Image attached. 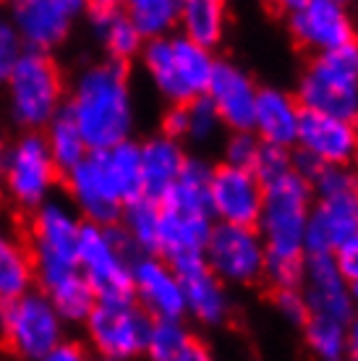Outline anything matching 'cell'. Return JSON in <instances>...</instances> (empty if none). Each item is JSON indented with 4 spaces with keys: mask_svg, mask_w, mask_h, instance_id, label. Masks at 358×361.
<instances>
[{
    "mask_svg": "<svg viewBox=\"0 0 358 361\" xmlns=\"http://www.w3.org/2000/svg\"><path fill=\"white\" fill-rule=\"evenodd\" d=\"M301 293H304V301L309 307V317H322V319L348 325L350 317L356 314V307L350 301L348 283L338 272L332 257L306 254Z\"/></svg>",
    "mask_w": 358,
    "mask_h": 361,
    "instance_id": "cell-19",
    "label": "cell"
},
{
    "mask_svg": "<svg viewBox=\"0 0 358 361\" xmlns=\"http://www.w3.org/2000/svg\"><path fill=\"white\" fill-rule=\"evenodd\" d=\"M345 333H348V348H345V359L348 361H358V309L356 314L350 317L348 327H345Z\"/></svg>",
    "mask_w": 358,
    "mask_h": 361,
    "instance_id": "cell-48",
    "label": "cell"
},
{
    "mask_svg": "<svg viewBox=\"0 0 358 361\" xmlns=\"http://www.w3.org/2000/svg\"><path fill=\"white\" fill-rule=\"evenodd\" d=\"M68 204L90 226H118L125 202L110 178L102 152H90L73 171L63 176Z\"/></svg>",
    "mask_w": 358,
    "mask_h": 361,
    "instance_id": "cell-14",
    "label": "cell"
},
{
    "mask_svg": "<svg viewBox=\"0 0 358 361\" xmlns=\"http://www.w3.org/2000/svg\"><path fill=\"white\" fill-rule=\"evenodd\" d=\"M332 259H335V267H338L345 283L358 280V233L332 254Z\"/></svg>",
    "mask_w": 358,
    "mask_h": 361,
    "instance_id": "cell-44",
    "label": "cell"
},
{
    "mask_svg": "<svg viewBox=\"0 0 358 361\" xmlns=\"http://www.w3.org/2000/svg\"><path fill=\"white\" fill-rule=\"evenodd\" d=\"M37 288L35 259L27 241L0 228V304L13 301Z\"/></svg>",
    "mask_w": 358,
    "mask_h": 361,
    "instance_id": "cell-27",
    "label": "cell"
},
{
    "mask_svg": "<svg viewBox=\"0 0 358 361\" xmlns=\"http://www.w3.org/2000/svg\"><path fill=\"white\" fill-rule=\"evenodd\" d=\"M296 147L330 168H353L358 160V128L350 121L304 110Z\"/></svg>",
    "mask_w": 358,
    "mask_h": 361,
    "instance_id": "cell-18",
    "label": "cell"
},
{
    "mask_svg": "<svg viewBox=\"0 0 358 361\" xmlns=\"http://www.w3.org/2000/svg\"><path fill=\"white\" fill-rule=\"evenodd\" d=\"M142 152V189L144 197L152 202H162V197L171 191V186L178 180L183 163H186V145L175 142L165 134H152L144 142H139Z\"/></svg>",
    "mask_w": 358,
    "mask_h": 361,
    "instance_id": "cell-25",
    "label": "cell"
},
{
    "mask_svg": "<svg viewBox=\"0 0 358 361\" xmlns=\"http://www.w3.org/2000/svg\"><path fill=\"white\" fill-rule=\"evenodd\" d=\"M191 338L186 322H152L144 356L149 361H173Z\"/></svg>",
    "mask_w": 358,
    "mask_h": 361,
    "instance_id": "cell-35",
    "label": "cell"
},
{
    "mask_svg": "<svg viewBox=\"0 0 358 361\" xmlns=\"http://www.w3.org/2000/svg\"><path fill=\"white\" fill-rule=\"evenodd\" d=\"M215 61V53L188 42L178 32L162 39L144 42L139 53L142 71L147 73L152 90L168 105H188L194 99L204 97Z\"/></svg>",
    "mask_w": 358,
    "mask_h": 361,
    "instance_id": "cell-3",
    "label": "cell"
},
{
    "mask_svg": "<svg viewBox=\"0 0 358 361\" xmlns=\"http://www.w3.org/2000/svg\"><path fill=\"white\" fill-rule=\"evenodd\" d=\"M348 290H350V301H353V307L358 309V280L348 283Z\"/></svg>",
    "mask_w": 358,
    "mask_h": 361,
    "instance_id": "cell-49",
    "label": "cell"
},
{
    "mask_svg": "<svg viewBox=\"0 0 358 361\" xmlns=\"http://www.w3.org/2000/svg\"><path fill=\"white\" fill-rule=\"evenodd\" d=\"M249 171L254 173V178L259 180L261 186H269L275 180L285 178L288 173H293V149L275 145H259Z\"/></svg>",
    "mask_w": 358,
    "mask_h": 361,
    "instance_id": "cell-37",
    "label": "cell"
},
{
    "mask_svg": "<svg viewBox=\"0 0 358 361\" xmlns=\"http://www.w3.org/2000/svg\"><path fill=\"white\" fill-rule=\"evenodd\" d=\"M118 228L125 233V238L134 244L139 254L157 252V233H160V202H152L147 197H139L128 202L121 212Z\"/></svg>",
    "mask_w": 358,
    "mask_h": 361,
    "instance_id": "cell-32",
    "label": "cell"
},
{
    "mask_svg": "<svg viewBox=\"0 0 358 361\" xmlns=\"http://www.w3.org/2000/svg\"><path fill=\"white\" fill-rule=\"evenodd\" d=\"M173 361H215V356H212V351H209L202 341L191 338V341L183 345V351H180Z\"/></svg>",
    "mask_w": 358,
    "mask_h": 361,
    "instance_id": "cell-47",
    "label": "cell"
},
{
    "mask_svg": "<svg viewBox=\"0 0 358 361\" xmlns=\"http://www.w3.org/2000/svg\"><path fill=\"white\" fill-rule=\"evenodd\" d=\"M348 325L322 319V317H309L304 330V343L311 351L314 359L319 361H342L345 359V348H348Z\"/></svg>",
    "mask_w": 358,
    "mask_h": 361,
    "instance_id": "cell-34",
    "label": "cell"
},
{
    "mask_svg": "<svg viewBox=\"0 0 358 361\" xmlns=\"http://www.w3.org/2000/svg\"><path fill=\"white\" fill-rule=\"evenodd\" d=\"M84 8V0H16L6 18L21 37L24 50L50 55L68 42Z\"/></svg>",
    "mask_w": 358,
    "mask_h": 361,
    "instance_id": "cell-12",
    "label": "cell"
},
{
    "mask_svg": "<svg viewBox=\"0 0 358 361\" xmlns=\"http://www.w3.org/2000/svg\"><path fill=\"white\" fill-rule=\"evenodd\" d=\"M356 191H358V180H356Z\"/></svg>",
    "mask_w": 358,
    "mask_h": 361,
    "instance_id": "cell-53",
    "label": "cell"
},
{
    "mask_svg": "<svg viewBox=\"0 0 358 361\" xmlns=\"http://www.w3.org/2000/svg\"><path fill=\"white\" fill-rule=\"evenodd\" d=\"M42 136H45L47 152L53 157L55 168L61 171V176L73 171V168L90 154V147L84 145V139H81V134H79V126L73 123L71 113L66 108L47 123Z\"/></svg>",
    "mask_w": 358,
    "mask_h": 361,
    "instance_id": "cell-31",
    "label": "cell"
},
{
    "mask_svg": "<svg viewBox=\"0 0 358 361\" xmlns=\"http://www.w3.org/2000/svg\"><path fill=\"white\" fill-rule=\"evenodd\" d=\"M3 157H6V142H3V136H0V173H3Z\"/></svg>",
    "mask_w": 358,
    "mask_h": 361,
    "instance_id": "cell-50",
    "label": "cell"
},
{
    "mask_svg": "<svg viewBox=\"0 0 358 361\" xmlns=\"http://www.w3.org/2000/svg\"><path fill=\"white\" fill-rule=\"evenodd\" d=\"M66 110L90 152H105L134 139L136 102L128 66L108 58L87 63L68 87Z\"/></svg>",
    "mask_w": 358,
    "mask_h": 361,
    "instance_id": "cell-1",
    "label": "cell"
},
{
    "mask_svg": "<svg viewBox=\"0 0 358 361\" xmlns=\"http://www.w3.org/2000/svg\"><path fill=\"white\" fill-rule=\"evenodd\" d=\"M178 275L183 286L186 317L204 327H220L230 319V312H233L230 290L209 272L204 262L178 270Z\"/></svg>",
    "mask_w": 358,
    "mask_h": 361,
    "instance_id": "cell-24",
    "label": "cell"
},
{
    "mask_svg": "<svg viewBox=\"0 0 358 361\" xmlns=\"http://www.w3.org/2000/svg\"><path fill=\"white\" fill-rule=\"evenodd\" d=\"M314 204V191L296 173L264 186L257 233L272 257H306V223Z\"/></svg>",
    "mask_w": 358,
    "mask_h": 361,
    "instance_id": "cell-7",
    "label": "cell"
},
{
    "mask_svg": "<svg viewBox=\"0 0 358 361\" xmlns=\"http://www.w3.org/2000/svg\"><path fill=\"white\" fill-rule=\"evenodd\" d=\"M0 338L18 361H42L66 341V325L39 288L0 304Z\"/></svg>",
    "mask_w": 358,
    "mask_h": 361,
    "instance_id": "cell-9",
    "label": "cell"
},
{
    "mask_svg": "<svg viewBox=\"0 0 358 361\" xmlns=\"http://www.w3.org/2000/svg\"><path fill=\"white\" fill-rule=\"evenodd\" d=\"M358 233V191L330 199H314L306 223L304 254L332 257Z\"/></svg>",
    "mask_w": 358,
    "mask_h": 361,
    "instance_id": "cell-20",
    "label": "cell"
},
{
    "mask_svg": "<svg viewBox=\"0 0 358 361\" xmlns=\"http://www.w3.org/2000/svg\"><path fill=\"white\" fill-rule=\"evenodd\" d=\"M42 293L50 298V304L55 307V312H58V317L63 319L66 327L68 325L84 327V322L90 319V314L97 307V296L90 288V283L81 278L79 270L61 280H55L53 286H47Z\"/></svg>",
    "mask_w": 358,
    "mask_h": 361,
    "instance_id": "cell-29",
    "label": "cell"
},
{
    "mask_svg": "<svg viewBox=\"0 0 358 361\" xmlns=\"http://www.w3.org/2000/svg\"><path fill=\"white\" fill-rule=\"evenodd\" d=\"M186 113H188L186 142H191V145L197 147L212 145L217 136H220V131H223V123H220L215 108L209 105V99L199 97L194 102H188Z\"/></svg>",
    "mask_w": 358,
    "mask_h": 361,
    "instance_id": "cell-36",
    "label": "cell"
},
{
    "mask_svg": "<svg viewBox=\"0 0 358 361\" xmlns=\"http://www.w3.org/2000/svg\"><path fill=\"white\" fill-rule=\"evenodd\" d=\"M356 128H358V121H356Z\"/></svg>",
    "mask_w": 358,
    "mask_h": 361,
    "instance_id": "cell-54",
    "label": "cell"
},
{
    "mask_svg": "<svg viewBox=\"0 0 358 361\" xmlns=\"http://www.w3.org/2000/svg\"><path fill=\"white\" fill-rule=\"evenodd\" d=\"M42 361H94V356H92V351L84 343L66 338V341H63L61 345H55Z\"/></svg>",
    "mask_w": 358,
    "mask_h": 361,
    "instance_id": "cell-45",
    "label": "cell"
},
{
    "mask_svg": "<svg viewBox=\"0 0 358 361\" xmlns=\"http://www.w3.org/2000/svg\"><path fill=\"white\" fill-rule=\"evenodd\" d=\"M267 249L257 228L215 223L204 249V264L223 286H254L261 280Z\"/></svg>",
    "mask_w": 358,
    "mask_h": 361,
    "instance_id": "cell-13",
    "label": "cell"
},
{
    "mask_svg": "<svg viewBox=\"0 0 358 361\" xmlns=\"http://www.w3.org/2000/svg\"><path fill=\"white\" fill-rule=\"evenodd\" d=\"M298 105L309 113L358 121V42L311 55L296 82Z\"/></svg>",
    "mask_w": 358,
    "mask_h": 361,
    "instance_id": "cell-4",
    "label": "cell"
},
{
    "mask_svg": "<svg viewBox=\"0 0 358 361\" xmlns=\"http://www.w3.org/2000/svg\"><path fill=\"white\" fill-rule=\"evenodd\" d=\"M259 84L254 82L251 71L230 58H217L204 97L215 108L223 128L228 131H251L254 105H257Z\"/></svg>",
    "mask_w": 358,
    "mask_h": 361,
    "instance_id": "cell-17",
    "label": "cell"
},
{
    "mask_svg": "<svg viewBox=\"0 0 358 361\" xmlns=\"http://www.w3.org/2000/svg\"><path fill=\"white\" fill-rule=\"evenodd\" d=\"M356 180L358 173L353 168H330V165H324L309 186L314 191V199H330L356 191Z\"/></svg>",
    "mask_w": 358,
    "mask_h": 361,
    "instance_id": "cell-39",
    "label": "cell"
},
{
    "mask_svg": "<svg viewBox=\"0 0 358 361\" xmlns=\"http://www.w3.org/2000/svg\"><path fill=\"white\" fill-rule=\"evenodd\" d=\"M322 168L324 165L319 163V160H314L311 154H306L304 149H296V152H293V173H296L298 178H304L306 183H311Z\"/></svg>",
    "mask_w": 358,
    "mask_h": 361,
    "instance_id": "cell-46",
    "label": "cell"
},
{
    "mask_svg": "<svg viewBox=\"0 0 358 361\" xmlns=\"http://www.w3.org/2000/svg\"><path fill=\"white\" fill-rule=\"evenodd\" d=\"M61 178L42 134H18L6 145L0 189L16 209L32 215L53 199Z\"/></svg>",
    "mask_w": 358,
    "mask_h": 361,
    "instance_id": "cell-8",
    "label": "cell"
},
{
    "mask_svg": "<svg viewBox=\"0 0 358 361\" xmlns=\"http://www.w3.org/2000/svg\"><path fill=\"white\" fill-rule=\"evenodd\" d=\"M6 113L21 134H42L68 97V84L53 55L24 53L3 87Z\"/></svg>",
    "mask_w": 358,
    "mask_h": 361,
    "instance_id": "cell-2",
    "label": "cell"
},
{
    "mask_svg": "<svg viewBox=\"0 0 358 361\" xmlns=\"http://www.w3.org/2000/svg\"><path fill=\"white\" fill-rule=\"evenodd\" d=\"M94 361H116V359H94Z\"/></svg>",
    "mask_w": 358,
    "mask_h": 361,
    "instance_id": "cell-51",
    "label": "cell"
},
{
    "mask_svg": "<svg viewBox=\"0 0 358 361\" xmlns=\"http://www.w3.org/2000/svg\"><path fill=\"white\" fill-rule=\"evenodd\" d=\"M215 165L202 154H188L178 180L162 197L160 207L188 212V215H209V180ZM212 217V215H209Z\"/></svg>",
    "mask_w": 358,
    "mask_h": 361,
    "instance_id": "cell-26",
    "label": "cell"
},
{
    "mask_svg": "<svg viewBox=\"0 0 358 361\" xmlns=\"http://www.w3.org/2000/svg\"><path fill=\"white\" fill-rule=\"evenodd\" d=\"M272 304H275V312L280 314V319H285L288 325H293V327L306 325V319H309V307H306L301 288L275 290Z\"/></svg>",
    "mask_w": 358,
    "mask_h": 361,
    "instance_id": "cell-42",
    "label": "cell"
},
{
    "mask_svg": "<svg viewBox=\"0 0 358 361\" xmlns=\"http://www.w3.org/2000/svg\"><path fill=\"white\" fill-rule=\"evenodd\" d=\"M280 8L288 35L311 55L358 42L356 16L342 0H285Z\"/></svg>",
    "mask_w": 358,
    "mask_h": 361,
    "instance_id": "cell-10",
    "label": "cell"
},
{
    "mask_svg": "<svg viewBox=\"0 0 358 361\" xmlns=\"http://www.w3.org/2000/svg\"><path fill=\"white\" fill-rule=\"evenodd\" d=\"M84 18L90 24L92 35L105 50V58L113 63L128 66L139 58L144 39L125 16V8L116 0H92L84 8Z\"/></svg>",
    "mask_w": 358,
    "mask_h": 361,
    "instance_id": "cell-23",
    "label": "cell"
},
{
    "mask_svg": "<svg viewBox=\"0 0 358 361\" xmlns=\"http://www.w3.org/2000/svg\"><path fill=\"white\" fill-rule=\"evenodd\" d=\"M27 53L24 50V42L21 37L16 35V29L8 24V18L0 21V90L6 87V82L11 79L13 68L18 66L21 55Z\"/></svg>",
    "mask_w": 358,
    "mask_h": 361,
    "instance_id": "cell-41",
    "label": "cell"
},
{
    "mask_svg": "<svg viewBox=\"0 0 358 361\" xmlns=\"http://www.w3.org/2000/svg\"><path fill=\"white\" fill-rule=\"evenodd\" d=\"M131 288L134 301L152 322L186 319V301L178 270L157 254H136V259L131 262Z\"/></svg>",
    "mask_w": 358,
    "mask_h": 361,
    "instance_id": "cell-15",
    "label": "cell"
},
{
    "mask_svg": "<svg viewBox=\"0 0 358 361\" xmlns=\"http://www.w3.org/2000/svg\"><path fill=\"white\" fill-rule=\"evenodd\" d=\"M259 139L251 134V131H228L223 142V163L228 168H246L249 171L257 149H259Z\"/></svg>",
    "mask_w": 358,
    "mask_h": 361,
    "instance_id": "cell-40",
    "label": "cell"
},
{
    "mask_svg": "<svg viewBox=\"0 0 358 361\" xmlns=\"http://www.w3.org/2000/svg\"><path fill=\"white\" fill-rule=\"evenodd\" d=\"M264 186L246 168L217 165L209 180V215L215 223L257 228Z\"/></svg>",
    "mask_w": 358,
    "mask_h": 361,
    "instance_id": "cell-16",
    "label": "cell"
},
{
    "mask_svg": "<svg viewBox=\"0 0 358 361\" xmlns=\"http://www.w3.org/2000/svg\"><path fill=\"white\" fill-rule=\"evenodd\" d=\"M212 228L215 220L209 215H188L160 207V233L154 254L175 270H186L191 264L204 262V249Z\"/></svg>",
    "mask_w": 358,
    "mask_h": 361,
    "instance_id": "cell-21",
    "label": "cell"
},
{
    "mask_svg": "<svg viewBox=\"0 0 358 361\" xmlns=\"http://www.w3.org/2000/svg\"><path fill=\"white\" fill-rule=\"evenodd\" d=\"M102 160H105V168H108L110 178L116 183V189L121 191L125 204L144 197L142 152H139V142L136 139H128V142H121V145L105 149Z\"/></svg>",
    "mask_w": 358,
    "mask_h": 361,
    "instance_id": "cell-33",
    "label": "cell"
},
{
    "mask_svg": "<svg viewBox=\"0 0 358 361\" xmlns=\"http://www.w3.org/2000/svg\"><path fill=\"white\" fill-rule=\"evenodd\" d=\"M84 220L68 204V199L53 197L29 215L27 246L35 259L37 288L45 290L55 280L76 272V252Z\"/></svg>",
    "mask_w": 358,
    "mask_h": 361,
    "instance_id": "cell-5",
    "label": "cell"
},
{
    "mask_svg": "<svg viewBox=\"0 0 358 361\" xmlns=\"http://www.w3.org/2000/svg\"><path fill=\"white\" fill-rule=\"evenodd\" d=\"M123 8L144 42L162 39V37H171L178 32V0H131Z\"/></svg>",
    "mask_w": 358,
    "mask_h": 361,
    "instance_id": "cell-30",
    "label": "cell"
},
{
    "mask_svg": "<svg viewBox=\"0 0 358 361\" xmlns=\"http://www.w3.org/2000/svg\"><path fill=\"white\" fill-rule=\"evenodd\" d=\"M342 361H348V359H342Z\"/></svg>",
    "mask_w": 358,
    "mask_h": 361,
    "instance_id": "cell-55",
    "label": "cell"
},
{
    "mask_svg": "<svg viewBox=\"0 0 358 361\" xmlns=\"http://www.w3.org/2000/svg\"><path fill=\"white\" fill-rule=\"evenodd\" d=\"M261 280L272 290L301 288V283H304V257H272V254H267Z\"/></svg>",
    "mask_w": 358,
    "mask_h": 361,
    "instance_id": "cell-38",
    "label": "cell"
},
{
    "mask_svg": "<svg viewBox=\"0 0 358 361\" xmlns=\"http://www.w3.org/2000/svg\"><path fill=\"white\" fill-rule=\"evenodd\" d=\"M304 108L298 105L296 94L285 87H259L257 105H254V123L251 134L259 139L261 145H275L293 149L298 139Z\"/></svg>",
    "mask_w": 358,
    "mask_h": 361,
    "instance_id": "cell-22",
    "label": "cell"
},
{
    "mask_svg": "<svg viewBox=\"0 0 358 361\" xmlns=\"http://www.w3.org/2000/svg\"><path fill=\"white\" fill-rule=\"evenodd\" d=\"M228 32V8L223 0H186L180 3L178 35L188 42L215 50Z\"/></svg>",
    "mask_w": 358,
    "mask_h": 361,
    "instance_id": "cell-28",
    "label": "cell"
},
{
    "mask_svg": "<svg viewBox=\"0 0 358 361\" xmlns=\"http://www.w3.org/2000/svg\"><path fill=\"white\" fill-rule=\"evenodd\" d=\"M149 330L152 319L136 301H97L84 322L87 348L97 353V359H139L144 356Z\"/></svg>",
    "mask_w": 358,
    "mask_h": 361,
    "instance_id": "cell-11",
    "label": "cell"
},
{
    "mask_svg": "<svg viewBox=\"0 0 358 361\" xmlns=\"http://www.w3.org/2000/svg\"><path fill=\"white\" fill-rule=\"evenodd\" d=\"M134 244L118 226L102 228L84 223L79 235L76 267L90 283L97 301H134L131 262L136 259Z\"/></svg>",
    "mask_w": 358,
    "mask_h": 361,
    "instance_id": "cell-6",
    "label": "cell"
},
{
    "mask_svg": "<svg viewBox=\"0 0 358 361\" xmlns=\"http://www.w3.org/2000/svg\"><path fill=\"white\" fill-rule=\"evenodd\" d=\"M186 128H188L186 105H168L160 121V134L171 136L175 142H186Z\"/></svg>",
    "mask_w": 358,
    "mask_h": 361,
    "instance_id": "cell-43",
    "label": "cell"
},
{
    "mask_svg": "<svg viewBox=\"0 0 358 361\" xmlns=\"http://www.w3.org/2000/svg\"><path fill=\"white\" fill-rule=\"evenodd\" d=\"M3 18H6V16H3V8H0V21H3Z\"/></svg>",
    "mask_w": 358,
    "mask_h": 361,
    "instance_id": "cell-52",
    "label": "cell"
}]
</instances>
